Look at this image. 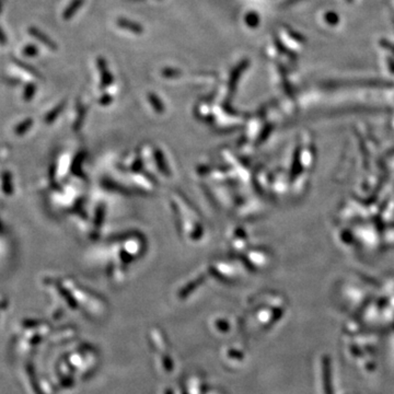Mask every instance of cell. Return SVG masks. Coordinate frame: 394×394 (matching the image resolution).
<instances>
[{
	"mask_svg": "<svg viewBox=\"0 0 394 394\" xmlns=\"http://www.w3.org/2000/svg\"><path fill=\"white\" fill-rule=\"evenodd\" d=\"M97 64H98V67L100 70V74H101V87H108L109 85H111L113 81V77L111 75L109 67H108V63L107 60L102 57H99L97 59Z\"/></svg>",
	"mask_w": 394,
	"mask_h": 394,
	"instance_id": "6da1fadb",
	"label": "cell"
},
{
	"mask_svg": "<svg viewBox=\"0 0 394 394\" xmlns=\"http://www.w3.org/2000/svg\"><path fill=\"white\" fill-rule=\"evenodd\" d=\"M116 23H118V25L121 27V29L132 32V33H135V34H141V33L143 32L142 25L137 23V22H135V21H131V20L125 19V18H120Z\"/></svg>",
	"mask_w": 394,
	"mask_h": 394,
	"instance_id": "7a4b0ae2",
	"label": "cell"
},
{
	"mask_svg": "<svg viewBox=\"0 0 394 394\" xmlns=\"http://www.w3.org/2000/svg\"><path fill=\"white\" fill-rule=\"evenodd\" d=\"M249 65H250L249 59H243L242 62L239 64L234 70H232L231 77H230V88L231 89H235L236 83L238 82L239 78H240L241 74L249 67Z\"/></svg>",
	"mask_w": 394,
	"mask_h": 394,
	"instance_id": "3957f363",
	"label": "cell"
},
{
	"mask_svg": "<svg viewBox=\"0 0 394 394\" xmlns=\"http://www.w3.org/2000/svg\"><path fill=\"white\" fill-rule=\"evenodd\" d=\"M83 3H85V0H73V1L70 2V4L65 10V12L63 14L64 19L65 20H69V19L73 18L74 14L77 12V11H78L82 7Z\"/></svg>",
	"mask_w": 394,
	"mask_h": 394,
	"instance_id": "277c9868",
	"label": "cell"
},
{
	"mask_svg": "<svg viewBox=\"0 0 394 394\" xmlns=\"http://www.w3.org/2000/svg\"><path fill=\"white\" fill-rule=\"evenodd\" d=\"M30 32H31V34H32L33 36L36 37L37 40L40 41V42H42V43L45 44V45H46L47 47H49L51 49H56V48H57L56 44H55V43L51 40V38L47 37L45 34H43L42 32H40V31L36 30V29H31Z\"/></svg>",
	"mask_w": 394,
	"mask_h": 394,
	"instance_id": "5b68a950",
	"label": "cell"
},
{
	"mask_svg": "<svg viewBox=\"0 0 394 394\" xmlns=\"http://www.w3.org/2000/svg\"><path fill=\"white\" fill-rule=\"evenodd\" d=\"M244 22H246L247 25L249 27H257L260 23V16L257 12H249L246 18H244Z\"/></svg>",
	"mask_w": 394,
	"mask_h": 394,
	"instance_id": "8992f818",
	"label": "cell"
},
{
	"mask_svg": "<svg viewBox=\"0 0 394 394\" xmlns=\"http://www.w3.org/2000/svg\"><path fill=\"white\" fill-rule=\"evenodd\" d=\"M162 75L164 77H170V78H174V77H179L182 75V71L180 69L175 68H163Z\"/></svg>",
	"mask_w": 394,
	"mask_h": 394,
	"instance_id": "52a82bcc",
	"label": "cell"
},
{
	"mask_svg": "<svg viewBox=\"0 0 394 394\" xmlns=\"http://www.w3.org/2000/svg\"><path fill=\"white\" fill-rule=\"evenodd\" d=\"M325 19H326L327 22H330V23H333V24L337 23V21H338L337 15H336L335 13H333V12L327 13V14L325 15Z\"/></svg>",
	"mask_w": 394,
	"mask_h": 394,
	"instance_id": "ba28073f",
	"label": "cell"
},
{
	"mask_svg": "<svg viewBox=\"0 0 394 394\" xmlns=\"http://www.w3.org/2000/svg\"><path fill=\"white\" fill-rule=\"evenodd\" d=\"M381 44H382V46H385L388 49H390V51L394 52V45H392L391 43H389L388 41H381Z\"/></svg>",
	"mask_w": 394,
	"mask_h": 394,
	"instance_id": "9c48e42d",
	"label": "cell"
},
{
	"mask_svg": "<svg viewBox=\"0 0 394 394\" xmlns=\"http://www.w3.org/2000/svg\"><path fill=\"white\" fill-rule=\"evenodd\" d=\"M388 62H389V65H390V69H391V71H392V73H394V62H393V60H392L391 58H388Z\"/></svg>",
	"mask_w": 394,
	"mask_h": 394,
	"instance_id": "30bf717a",
	"label": "cell"
}]
</instances>
